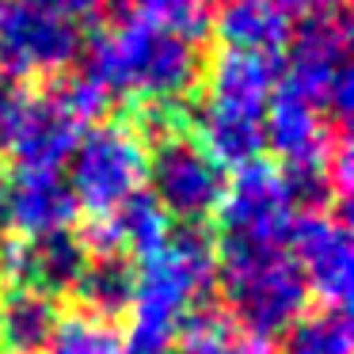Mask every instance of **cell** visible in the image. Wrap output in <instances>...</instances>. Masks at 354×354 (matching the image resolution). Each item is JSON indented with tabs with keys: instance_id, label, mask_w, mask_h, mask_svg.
<instances>
[{
	"instance_id": "2e32d148",
	"label": "cell",
	"mask_w": 354,
	"mask_h": 354,
	"mask_svg": "<svg viewBox=\"0 0 354 354\" xmlns=\"http://www.w3.org/2000/svg\"><path fill=\"white\" fill-rule=\"evenodd\" d=\"M62 320L57 301L31 286H8L0 297V351L4 354H46Z\"/></svg>"
},
{
	"instance_id": "9c48e42d",
	"label": "cell",
	"mask_w": 354,
	"mask_h": 354,
	"mask_svg": "<svg viewBox=\"0 0 354 354\" xmlns=\"http://www.w3.org/2000/svg\"><path fill=\"white\" fill-rule=\"evenodd\" d=\"M263 141L274 149L286 176H328L331 153L339 145L331 118L286 84V77L263 111Z\"/></svg>"
},
{
	"instance_id": "83f0119b",
	"label": "cell",
	"mask_w": 354,
	"mask_h": 354,
	"mask_svg": "<svg viewBox=\"0 0 354 354\" xmlns=\"http://www.w3.org/2000/svg\"><path fill=\"white\" fill-rule=\"evenodd\" d=\"M8 229V176L0 168V232Z\"/></svg>"
},
{
	"instance_id": "7c38bea8",
	"label": "cell",
	"mask_w": 354,
	"mask_h": 354,
	"mask_svg": "<svg viewBox=\"0 0 354 354\" xmlns=\"http://www.w3.org/2000/svg\"><path fill=\"white\" fill-rule=\"evenodd\" d=\"M191 141L225 171H236L244 164L259 160L267 141H263V115L248 107H232L221 100H202L187 111Z\"/></svg>"
},
{
	"instance_id": "cb8c5ba5",
	"label": "cell",
	"mask_w": 354,
	"mask_h": 354,
	"mask_svg": "<svg viewBox=\"0 0 354 354\" xmlns=\"http://www.w3.org/2000/svg\"><path fill=\"white\" fill-rule=\"evenodd\" d=\"M50 88H54V95L65 103V111H69L80 126L103 122L107 111H111V92L95 84L88 73H65V77L57 80V84H50Z\"/></svg>"
},
{
	"instance_id": "d6986e66",
	"label": "cell",
	"mask_w": 354,
	"mask_h": 354,
	"mask_svg": "<svg viewBox=\"0 0 354 354\" xmlns=\"http://www.w3.org/2000/svg\"><path fill=\"white\" fill-rule=\"evenodd\" d=\"M115 221V236H118V252L130 255L133 263L153 259L156 252H164L176 232V221L160 209V202L149 191H138L133 198H126L122 206L111 214Z\"/></svg>"
},
{
	"instance_id": "4316f807",
	"label": "cell",
	"mask_w": 354,
	"mask_h": 354,
	"mask_svg": "<svg viewBox=\"0 0 354 354\" xmlns=\"http://www.w3.org/2000/svg\"><path fill=\"white\" fill-rule=\"evenodd\" d=\"M278 8L286 12V16H308V12H320V8H331V4H339V0H274Z\"/></svg>"
},
{
	"instance_id": "7a4b0ae2",
	"label": "cell",
	"mask_w": 354,
	"mask_h": 354,
	"mask_svg": "<svg viewBox=\"0 0 354 354\" xmlns=\"http://www.w3.org/2000/svg\"><path fill=\"white\" fill-rule=\"evenodd\" d=\"M217 286V240L206 225H176L168 248L138 263L126 354H171L194 301Z\"/></svg>"
},
{
	"instance_id": "603a6c76",
	"label": "cell",
	"mask_w": 354,
	"mask_h": 354,
	"mask_svg": "<svg viewBox=\"0 0 354 354\" xmlns=\"http://www.w3.org/2000/svg\"><path fill=\"white\" fill-rule=\"evenodd\" d=\"M46 354H126V351H122V335L111 320H100L84 308H73V313H62Z\"/></svg>"
},
{
	"instance_id": "7402d4cb",
	"label": "cell",
	"mask_w": 354,
	"mask_h": 354,
	"mask_svg": "<svg viewBox=\"0 0 354 354\" xmlns=\"http://www.w3.org/2000/svg\"><path fill=\"white\" fill-rule=\"evenodd\" d=\"M126 8L149 27L198 46L214 27V0H126Z\"/></svg>"
},
{
	"instance_id": "5b68a950",
	"label": "cell",
	"mask_w": 354,
	"mask_h": 354,
	"mask_svg": "<svg viewBox=\"0 0 354 354\" xmlns=\"http://www.w3.org/2000/svg\"><path fill=\"white\" fill-rule=\"evenodd\" d=\"M286 84L297 88L316 111L335 122L351 118L354 84H351V19L343 4L301 16L290 31V73Z\"/></svg>"
},
{
	"instance_id": "3957f363",
	"label": "cell",
	"mask_w": 354,
	"mask_h": 354,
	"mask_svg": "<svg viewBox=\"0 0 354 354\" xmlns=\"http://www.w3.org/2000/svg\"><path fill=\"white\" fill-rule=\"evenodd\" d=\"M217 286L225 290L232 324L263 343L286 335L308 305V286L286 248L221 244Z\"/></svg>"
},
{
	"instance_id": "8992f818",
	"label": "cell",
	"mask_w": 354,
	"mask_h": 354,
	"mask_svg": "<svg viewBox=\"0 0 354 354\" xmlns=\"http://www.w3.org/2000/svg\"><path fill=\"white\" fill-rule=\"evenodd\" d=\"M84 54L80 24L39 0H0V77H62Z\"/></svg>"
},
{
	"instance_id": "277c9868",
	"label": "cell",
	"mask_w": 354,
	"mask_h": 354,
	"mask_svg": "<svg viewBox=\"0 0 354 354\" xmlns=\"http://www.w3.org/2000/svg\"><path fill=\"white\" fill-rule=\"evenodd\" d=\"M149 176V141L126 118H103L92 130L80 133L77 149L69 156V183L77 209H88L92 217H107L145 191Z\"/></svg>"
},
{
	"instance_id": "d4e9b609",
	"label": "cell",
	"mask_w": 354,
	"mask_h": 354,
	"mask_svg": "<svg viewBox=\"0 0 354 354\" xmlns=\"http://www.w3.org/2000/svg\"><path fill=\"white\" fill-rule=\"evenodd\" d=\"M39 4H46V8L69 16L73 24H77V19H88V16H100V12L111 8V0H39Z\"/></svg>"
},
{
	"instance_id": "484cf974",
	"label": "cell",
	"mask_w": 354,
	"mask_h": 354,
	"mask_svg": "<svg viewBox=\"0 0 354 354\" xmlns=\"http://www.w3.org/2000/svg\"><path fill=\"white\" fill-rule=\"evenodd\" d=\"M16 107H19V92L0 77V141L8 133V122H12V115H16Z\"/></svg>"
},
{
	"instance_id": "ffe728a7",
	"label": "cell",
	"mask_w": 354,
	"mask_h": 354,
	"mask_svg": "<svg viewBox=\"0 0 354 354\" xmlns=\"http://www.w3.org/2000/svg\"><path fill=\"white\" fill-rule=\"evenodd\" d=\"M171 354H274V346L244 335L225 308L202 305L187 313Z\"/></svg>"
},
{
	"instance_id": "52a82bcc",
	"label": "cell",
	"mask_w": 354,
	"mask_h": 354,
	"mask_svg": "<svg viewBox=\"0 0 354 354\" xmlns=\"http://www.w3.org/2000/svg\"><path fill=\"white\" fill-rule=\"evenodd\" d=\"M297 214L301 209L293 202L290 179L267 156L232 171V179L225 183V198L217 206L225 244L252 248H282Z\"/></svg>"
},
{
	"instance_id": "e0dca14e",
	"label": "cell",
	"mask_w": 354,
	"mask_h": 354,
	"mask_svg": "<svg viewBox=\"0 0 354 354\" xmlns=\"http://www.w3.org/2000/svg\"><path fill=\"white\" fill-rule=\"evenodd\" d=\"M88 259H92V252L73 229L27 240V286L57 301V293L77 290Z\"/></svg>"
},
{
	"instance_id": "4fadbf2b",
	"label": "cell",
	"mask_w": 354,
	"mask_h": 354,
	"mask_svg": "<svg viewBox=\"0 0 354 354\" xmlns=\"http://www.w3.org/2000/svg\"><path fill=\"white\" fill-rule=\"evenodd\" d=\"M77 214V198L62 171L16 168V176H8V225L19 240H39L73 229Z\"/></svg>"
},
{
	"instance_id": "8fae6325",
	"label": "cell",
	"mask_w": 354,
	"mask_h": 354,
	"mask_svg": "<svg viewBox=\"0 0 354 354\" xmlns=\"http://www.w3.org/2000/svg\"><path fill=\"white\" fill-rule=\"evenodd\" d=\"M84 130L88 126H80L65 111V103L54 95V88H46L39 95H19V107L8 122L4 145H8L16 168L62 171V164H69Z\"/></svg>"
},
{
	"instance_id": "ba28073f",
	"label": "cell",
	"mask_w": 354,
	"mask_h": 354,
	"mask_svg": "<svg viewBox=\"0 0 354 354\" xmlns=\"http://www.w3.org/2000/svg\"><path fill=\"white\" fill-rule=\"evenodd\" d=\"M145 183H153V198L160 202V209L179 225H206L217 214L225 198V168H217L206 153L191 141V133H168L156 138V145L149 149V176Z\"/></svg>"
},
{
	"instance_id": "5bb4252c",
	"label": "cell",
	"mask_w": 354,
	"mask_h": 354,
	"mask_svg": "<svg viewBox=\"0 0 354 354\" xmlns=\"http://www.w3.org/2000/svg\"><path fill=\"white\" fill-rule=\"evenodd\" d=\"M282 54H244V50H221L209 62L206 73V95L209 100L232 103L248 111H267L270 95L278 92L286 77Z\"/></svg>"
},
{
	"instance_id": "30bf717a",
	"label": "cell",
	"mask_w": 354,
	"mask_h": 354,
	"mask_svg": "<svg viewBox=\"0 0 354 354\" xmlns=\"http://www.w3.org/2000/svg\"><path fill=\"white\" fill-rule=\"evenodd\" d=\"M286 244L293 248V263L308 293H316L324 308H346L354 286V248L343 217L328 209H301Z\"/></svg>"
},
{
	"instance_id": "ac0fdd59",
	"label": "cell",
	"mask_w": 354,
	"mask_h": 354,
	"mask_svg": "<svg viewBox=\"0 0 354 354\" xmlns=\"http://www.w3.org/2000/svg\"><path fill=\"white\" fill-rule=\"evenodd\" d=\"M133 286H138V263L122 252H107V255H92L77 282V293L84 301V313L111 320L130 313L133 301Z\"/></svg>"
},
{
	"instance_id": "6da1fadb",
	"label": "cell",
	"mask_w": 354,
	"mask_h": 354,
	"mask_svg": "<svg viewBox=\"0 0 354 354\" xmlns=\"http://www.w3.org/2000/svg\"><path fill=\"white\" fill-rule=\"evenodd\" d=\"M115 12L84 42V69L111 95H133L141 103H187L202 80V50L187 39L149 27L126 8V0H111Z\"/></svg>"
},
{
	"instance_id": "44dd1931",
	"label": "cell",
	"mask_w": 354,
	"mask_h": 354,
	"mask_svg": "<svg viewBox=\"0 0 354 354\" xmlns=\"http://www.w3.org/2000/svg\"><path fill=\"white\" fill-rule=\"evenodd\" d=\"M351 316L346 308H316L301 313L293 328L286 331L282 354H351Z\"/></svg>"
},
{
	"instance_id": "9a60e30c",
	"label": "cell",
	"mask_w": 354,
	"mask_h": 354,
	"mask_svg": "<svg viewBox=\"0 0 354 354\" xmlns=\"http://www.w3.org/2000/svg\"><path fill=\"white\" fill-rule=\"evenodd\" d=\"M290 31V16L274 0H221L209 27V35H217L225 50H244V54H282Z\"/></svg>"
}]
</instances>
